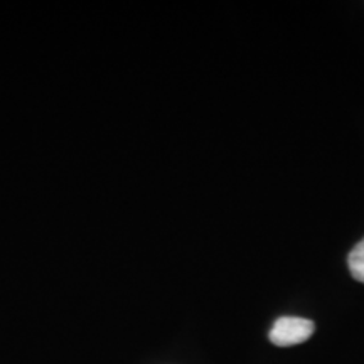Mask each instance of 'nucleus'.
<instances>
[{
  "label": "nucleus",
  "mask_w": 364,
  "mask_h": 364,
  "mask_svg": "<svg viewBox=\"0 0 364 364\" xmlns=\"http://www.w3.org/2000/svg\"><path fill=\"white\" fill-rule=\"evenodd\" d=\"M314 334V322L302 317H280L273 324L268 338L275 346L289 348L306 343Z\"/></svg>",
  "instance_id": "obj_1"
},
{
  "label": "nucleus",
  "mask_w": 364,
  "mask_h": 364,
  "mask_svg": "<svg viewBox=\"0 0 364 364\" xmlns=\"http://www.w3.org/2000/svg\"><path fill=\"white\" fill-rule=\"evenodd\" d=\"M348 267L354 279L364 284V238L349 252Z\"/></svg>",
  "instance_id": "obj_2"
}]
</instances>
